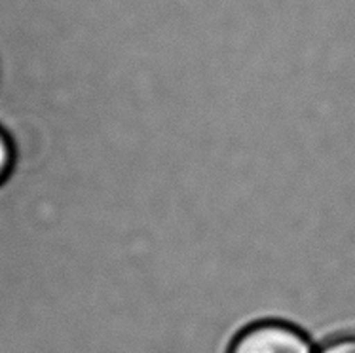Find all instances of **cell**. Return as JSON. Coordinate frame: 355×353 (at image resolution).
Segmentation results:
<instances>
[{"label":"cell","instance_id":"7a4b0ae2","mask_svg":"<svg viewBox=\"0 0 355 353\" xmlns=\"http://www.w3.org/2000/svg\"><path fill=\"white\" fill-rule=\"evenodd\" d=\"M318 353H355V334H346L331 340Z\"/></svg>","mask_w":355,"mask_h":353},{"label":"cell","instance_id":"6da1fadb","mask_svg":"<svg viewBox=\"0 0 355 353\" xmlns=\"http://www.w3.org/2000/svg\"><path fill=\"white\" fill-rule=\"evenodd\" d=\"M228 353H315V350L308 334L295 325L261 321L239 332Z\"/></svg>","mask_w":355,"mask_h":353},{"label":"cell","instance_id":"3957f363","mask_svg":"<svg viewBox=\"0 0 355 353\" xmlns=\"http://www.w3.org/2000/svg\"><path fill=\"white\" fill-rule=\"evenodd\" d=\"M10 166H12V148H10L6 135L0 131V182L10 171Z\"/></svg>","mask_w":355,"mask_h":353}]
</instances>
